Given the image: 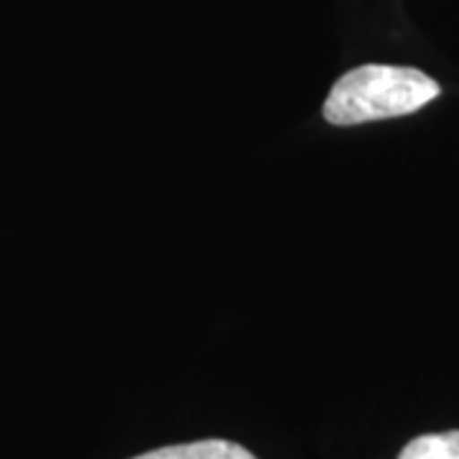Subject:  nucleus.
Wrapping results in <instances>:
<instances>
[{"mask_svg": "<svg viewBox=\"0 0 459 459\" xmlns=\"http://www.w3.org/2000/svg\"><path fill=\"white\" fill-rule=\"evenodd\" d=\"M442 87L413 66L362 65L342 74L325 100L332 126H358L421 110L439 98Z\"/></svg>", "mask_w": 459, "mask_h": 459, "instance_id": "1", "label": "nucleus"}, {"mask_svg": "<svg viewBox=\"0 0 459 459\" xmlns=\"http://www.w3.org/2000/svg\"><path fill=\"white\" fill-rule=\"evenodd\" d=\"M133 459H255L246 446L225 439H202L192 444H177V446H161L146 455Z\"/></svg>", "mask_w": 459, "mask_h": 459, "instance_id": "2", "label": "nucleus"}, {"mask_svg": "<svg viewBox=\"0 0 459 459\" xmlns=\"http://www.w3.org/2000/svg\"><path fill=\"white\" fill-rule=\"evenodd\" d=\"M398 459H459V431L416 437L401 449Z\"/></svg>", "mask_w": 459, "mask_h": 459, "instance_id": "3", "label": "nucleus"}]
</instances>
